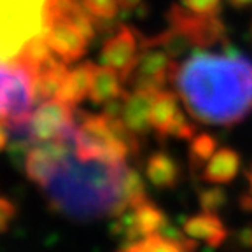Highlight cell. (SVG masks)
<instances>
[{"label":"cell","mask_w":252,"mask_h":252,"mask_svg":"<svg viewBox=\"0 0 252 252\" xmlns=\"http://www.w3.org/2000/svg\"><path fill=\"white\" fill-rule=\"evenodd\" d=\"M151 125L161 137H175L191 140L196 133L194 125L188 119L181 107V98L175 91L159 90L151 110Z\"/></svg>","instance_id":"obj_5"},{"label":"cell","mask_w":252,"mask_h":252,"mask_svg":"<svg viewBox=\"0 0 252 252\" xmlns=\"http://www.w3.org/2000/svg\"><path fill=\"white\" fill-rule=\"evenodd\" d=\"M236 245L242 252H252V226H245L236 235Z\"/></svg>","instance_id":"obj_21"},{"label":"cell","mask_w":252,"mask_h":252,"mask_svg":"<svg viewBox=\"0 0 252 252\" xmlns=\"http://www.w3.org/2000/svg\"><path fill=\"white\" fill-rule=\"evenodd\" d=\"M251 39H252V30H251Z\"/></svg>","instance_id":"obj_26"},{"label":"cell","mask_w":252,"mask_h":252,"mask_svg":"<svg viewBox=\"0 0 252 252\" xmlns=\"http://www.w3.org/2000/svg\"><path fill=\"white\" fill-rule=\"evenodd\" d=\"M156 94L158 91L154 90H133L131 93L126 91L121 119L135 135H146L149 130H153L151 110Z\"/></svg>","instance_id":"obj_10"},{"label":"cell","mask_w":252,"mask_h":252,"mask_svg":"<svg viewBox=\"0 0 252 252\" xmlns=\"http://www.w3.org/2000/svg\"><path fill=\"white\" fill-rule=\"evenodd\" d=\"M200 203L205 212H216V210H219L220 207L226 203V194H224V191L219 188L207 189V191L201 193Z\"/></svg>","instance_id":"obj_20"},{"label":"cell","mask_w":252,"mask_h":252,"mask_svg":"<svg viewBox=\"0 0 252 252\" xmlns=\"http://www.w3.org/2000/svg\"><path fill=\"white\" fill-rule=\"evenodd\" d=\"M240 172V154L231 147H220L205 163L203 179L212 184H228Z\"/></svg>","instance_id":"obj_12"},{"label":"cell","mask_w":252,"mask_h":252,"mask_svg":"<svg viewBox=\"0 0 252 252\" xmlns=\"http://www.w3.org/2000/svg\"><path fill=\"white\" fill-rule=\"evenodd\" d=\"M44 35L51 51L65 63H74L83 58L90 42L65 18H53L44 21Z\"/></svg>","instance_id":"obj_9"},{"label":"cell","mask_w":252,"mask_h":252,"mask_svg":"<svg viewBox=\"0 0 252 252\" xmlns=\"http://www.w3.org/2000/svg\"><path fill=\"white\" fill-rule=\"evenodd\" d=\"M166 20L172 28H177L186 33L196 49H205L224 42L226 27L217 16H201L189 11L188 7L172 5L166 14Z\"/></svg>","instance_id":"obj_4"},{"label":"cell","mask_w":252,"mask_h":252,"mask_svg":"<svg viewBox=\"0 0 252 252\" xmlns=\"http://www.w3.org/2000/svg\"><path fill=\"white\" fill-rule=\"evenodd\" d=\"M74 126V105L60 98L44 100L30 118L28 138L37 142L53 140Z\"/></svg>","instance_id":"obj_7"},{"label":"cell","mask_w":252,"mask_h":252,"mask_svg":"<svg viewBox=\"0 0 252 252\" xmlns=\"http://www.w3.org/2000/svg\"><path fill=\"white\" fill-rule=\"evenodd\" d=\"M125 93L126 91L123 90V79L119 77L118 72L105 65H100V67L96 65L88 98L96 105H105L107 102L119 98Z\"/></svg>","instance_id":"obj_13"},{"label":"cell","mask_w":252,"mask_h":252,"mask_svg":"<svg viewBox=\"0 0 252 252\" xmlns=\"http://www.w3.org/2000/svg\"><path fill=\"white\" fill-rule=\"evenodd\" d=\"M51 53L53 51H51V47H49V44H47L46 35L40 33V35L32 37V39L25 44L23 51H21L20 58L16 60V62L25 65L32 74L35 75V72L39 70L40 65L51 56Z\"/></svg>","instance_id":"obj_16"},{"label":"cell","mask_w":252,"mask_h":252,"mask_svg":"<svg viewBox=\"0 0 252 252\" xmlns=\"http://www.w3.org/2000/svg\"><path fill=\"white\" fill-rule=\"evenodd\" d=\"M242 207H244V210H247V212H252V194H244V198H242Z\"/></svg>","instance_id":"obj_23"},{"label":"cell","mask_w":252,"mask_h":252,"mask_svg":"<svg viewBox=\"0 0 252 252\" xmlns=\"http://www.w3.org/2000/svg\"><path fill=\"white\" fill-rule=\"evenodd\" d=\"M94 68H96V65L91 62L81 63L77 67L70 68V70L67 72V75H65V79H63L56 98L70 103V105H74V107L77 105L79 102H83L88 94H90Z\"/></svg>","instance_id":"obj_11"},{"label":"cell","mask_w":252,"mask_h":252,"mask_svg":"<svg viewBox=\"0 0 252 252\" xmlns=\"http://www.w3.org/2000/svg\"><path fill=\"white\" fill-rule=\"evenodd\" d=\"M138 33L133 32L128 27H119L109 39L105 40L100 53V60L102 65L110 67L119 74L123 79V83H126L130 79L131 72H133L135 63H137L138 53Z\"/></svg>","instance_id":"obj_8"},{"label":"cell","mask_w":252,"mask_h":252,"mask_svg":"<svg viewBox=\"0 0 252 252\" xmlns=\"http://www.w3.org/2000/svg\"><path fill=\"white\" fill-rule=\"evenodd\" d=\"M191 118L214 126H233L252 112V62L226 46L222 53L198 49L175 62L170 75Z\"/></svg>","instance_id":"obj_2"},{"label":"cell","mask_w":252,"mask_h":252,"mask_svg":"<svg viewBox=\"0 0 252 252\" xmlns=\"http://www.w3.org/2000/svg\"><path fill=\"white\" fill-rule=\"evenodd\" d=\"M184 229L191 238L201 240L209 245H220L226 240V228L222 220L214 212H205L194 216L184 224Z\"/></svg>","instance_id":"obj_14"},{"label":"cell","mask_w":252,"mask_h":252,"mask_svg":"<svg viewBox=\"0 0 252 252\" xmlns=\"http://www.w3.org/2000/svg\"><path fill=\"white\" fill-rule=\"evenodd\" d=\"M147 173H149L151 181L158 186H172L179 179V165L175 163L172 156L165 153H156L151 156L149 165H147Z\"/></svg>","instance_id":"obj_15"},{"label":"cell","mask_w":252,"mask_h":252,"mask_svg":"<svg viewBox=\"0 0 252 252\" xmlns=\"http://www.w3.org/2000/svg\"><path fill=\"white\" fill-rule=\"evenodd\" d=\"M47 0H0V62L14 63L32 37L44 33Z\"/></svg>","instance_id":"obj_3"},{"label":"cell","mask_w":252,"mask_h":252,"mask_svg":"<svg viewBox=\"0 0 252 252\" xmlns=\"http://www.w3.org/2000/svg\"><path fill=\"white\" fill-rule=\"evenodd\" d=\"M81 4L84 5L91 18L94 20L96 27H110L114 18L118 16L119 9V0H81Z\"/></svg>","instance_id":"obj_17"},{"label":"cell","mask_w":252,"mask_h":252,"mask_svg":"<svg viewBox=\"0 0 252 252\" xmlns=\"http://www.w3.org/2000/svg\"><path fill=\"white\" fill-rule=\"evenodd\" d=\"M228 2L235 7H245V5L252 4V0H228Z\"/></svg>","instance_id":"obj_24"},{"label":"cell","mask_w":252,"mask_h":252,"mask_svg":"<svg viewBox=\"0 0 252 252\" xmlns=\"http://www.w3.org/2000/svg\"><path fill=\"white\" fill-rule=\"evenodd\" d=\"M140 49L133 72L126 84H130L133 90H163L165 84L170 83L175 60L163 47L147 46Z\"/></svg>","instance_id":"obj_6"},{"label":"cell","mask_w":252,"mask_h":252,"mask_svg":"<svg viewBox=\"0 0 252 252\" xmlns=\"http://www.w3.org/2000/svg\"><path fill=\"white\" fill-rule=\"evenodd\" d=\"M247 181H249V186H251V191H252V165H251V168L247 170Z\"/></svg>","instance_id":"obj_25"},{"label":"cell","mask_w":252,"mask_h":252,"mask_svg":"<svg viewBox=\"0 0 252 252\" xmlns=\"http://www.w3.org/2000/svg\"><path fill=\"white\" fill-rule=\"evenodd\" d=\"M217 149V144L214 140V137H210L209 133H201V135H194L191 138V161L200 163H207L210 159L214 153Z\"/></svg>","instance_id":"obj_18"},{"label":"cell","mask_w":252,"mask_h":252,"mask_svg":"<svg viewBox=\"0 0 252 252\" xmlns=\"http://www.w3.org/2000/svg\"><path fill=\"white\" fill-rule=\"evenodd\" d=\"M27 172L55 209L74 219H98L146 201L126 158L94 144L75 125L53 140L37 142L27 154Z\"/></svg>","instance_id":"obj_1"},{"label":"cell","mask_w":252,"mask_h":252,"mask_svg":"<svg viewBox=\"0 0 252 252\" xmlns=\"http://www.w3.org/2000/svg\"><path fill=\"white\" fill-rule=\"evenodd\" d=\"M184 7L201 16H219L222 0H182Z\"/></svg>","instance_id":"obj_19"},{"label":"cell","mask_w":252,"mask_h":252,"mask_svg":"<svg viewBox=\"0 0 252 252\" xmlns=\"http://www.w3.org/2000/svg\"><path fill=\"white\" fill-rule=\"evenodd\" d=\"M142 4H144V0H119V9L128 14V12L137 11Z\"/></svg>","instance_id":"obj_22"}]
</instances>
